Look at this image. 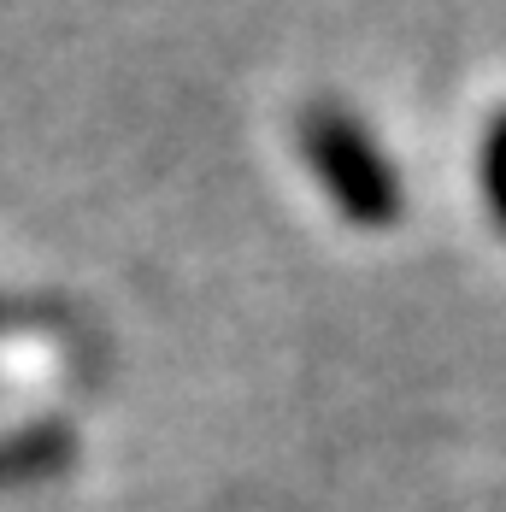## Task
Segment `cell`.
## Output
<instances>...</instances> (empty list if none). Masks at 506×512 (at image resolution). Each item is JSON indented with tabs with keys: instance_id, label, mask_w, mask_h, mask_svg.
<instances>
[{
	"instance_id": "cell-2",
	"label": "cell",
	"mask_w": 506,
	"mask_h": 512,
	"mask_svg": "<svg viewBox=\"0 0 506 512\" xmlns=\"http://www.w3.org/2000/svg\"><path fill=\"white\" fill-rule=\"evenodd\" d=\"M477 189H483L489 218L506 230V106L483 124V136H477Z\"/></svg>"
},
{
	"instance_id": "cell-1",
	"label": "cell",
	"mask_w": 506,
	"mask_h": 512,
	"mask_svg": "<svg viewBox=\"0 0 506 512\" xmlns=\"http://www.w3.org/2000/svg\"><path fill=\"white\" fill-rule=\"evenodd\" d=\"M301 154L318 177V189L330 195V206L354 224V230H389L401 224L406 195L401 171L389 165V154L377 148V136L359 124L348 106L318 101L301 112Z\"/></svg>"
}]
</instances>
